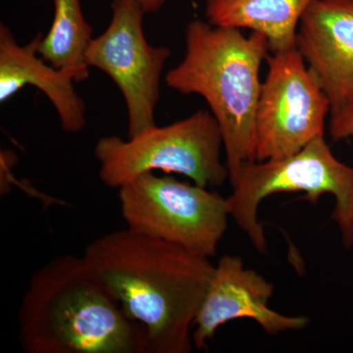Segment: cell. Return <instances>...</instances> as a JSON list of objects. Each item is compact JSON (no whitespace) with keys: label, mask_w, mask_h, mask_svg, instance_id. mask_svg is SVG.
<instances>
[{"label":"cell","mask_w":353,"mask_h":353,"mask_svg":"<svg viewBox=\"0 0 353 353\" xmlns=\"http://www.w3.org/2000/svg\"><path fill=\"white\" fill-rule=\"evenodd\" d=\"M85 264L145 333L148 353H189L192 328L212 278L209 259L132 231L88 243Z\"/></svg>","instance_id":"cell-1"},{"label":"cell","mask_w":353,"mask_h":353,"mask_svg":"<svg viewBox=\"0 0 353 353\" xmlns=\"http://www.w3.org/2000/svg\"><path fill=\"white\" fill-rule=\"evenodd\" d=\"M18 340L27 353H148L143 329L74 254L58 255L32 274Z\"/></svg>","instance_id":"cell-2"},{"label":"cell","mask_w":353,"mask_h":353,"mask_svg":"<svg viewBox=\"0 0 353 353\" xmlns=\"http://www.w3.org/2000/svg\"><path fill=\"white\" fill-rule=\"evenodd\" d=\"M182 61L165 83L183 94L205 99L219 125L233 185L241 167L256 160L255 115L262 81L260 69L270 46L266 37L218 27L201 20L188 25Z\"/></svg>","instance_id":"cell-3"},{"label":"cell","mask_w":353,"mask_h":353,"mask_svg":"<svg viewBox=\"0 0 353 353\" xmlns=\"http://www.w3.org/2000/svg\"><path fill=\"white\" fill-rule=\"evenodd\" d=\"M232 188L227 197L230 216L262 254L267 253V241L259 221V204L283 192H305L303 199L311 203L332 194L336 201L332 219L340 228L345 248L353 245V167L334 157L325 136L290 157L243 165Z\"/></svg>","instance_id":"cell-4"},{"label":"cell","mask_w":353,"mask_h":353,"mask_svg":"<svg viewBox=\"0 0 353 353\" xmlns=\"http://www.w3.org/2000/svg\"><path fill=\"white\" fill-rule=\"evenodd\" d=\"M223 139L211 111L201 109L185 119L139 132L128 141L117 136L97 141L94 154L99 178L120 189L141 174H180L203 188L221 187L229 170L221 159Z\"/></svg>","instance_id":"cell-5"},{"label":"cell","mask_w":353,"mask_h":353,"mask_svg":"<svg viewBox=\"0 0 353 353\" xmlns=\"http://www.w3.org/2000/svg\"><path fill=\"white\" fill-rule=\"evenodd\" d=\"M118 190L127 228L206 259L215 256L227 231V199L154 172L141 174Z\"/></svg>","instance_id":"cell-6"},{"label":"cell","mask_w":353,"mask_h":353,"mask_svg":"<svg viewBox=\"0 0 353 353\" xmlns=\"http://www.w3.org/2000/svg\"><path fill=\"white\" fill-rule=\"evenodd\" d=\"M256 115V161L277 160L325 136L331 103L299 48L269 53Z\"/></svg>","instance_id":"cell-7"},{"label":"cell","mask_w":353,"mask_h":353,"mask_svg":"<svg viewBox=\"0 0 353 353\" xmlns=\"http://www.w3.org/2000/svg\"><path fill=\"white\" fill-rule=\"evenodd\" d=\"M112 18L85 53L88 67L112 79L126 102L128 136L154 127L160 81L170 48L150 46L143 32L145 9L139 0H113Z\"/></svg>","instance_id":"cell-8"},{"label":"cell","mask_w":353,"mask_h":353,"mask_svg":"<svg viewBox=\"0 0 353 353\" xmlns=\"http://www.w3.org/2000/svg\"><path fill=\"white\" fill-rule=\"evenodd\" d=\"M273 294V284L256 271L246 269L240 256L221 257L194 320V347L206 350L221 326L241 318L252 319L269 334L305 328L307 317L283 315L269 307Z\"/></svg>","instance_id":"cell-9"},{"label":"cell","mask_w":353,"mask_h":353,"mask_svg":"<svg viewBox=\"0 0 353 353\" xmlns=\"http://www.w3.org/2000/svg\"><path fill=\"white\" fill-rule=\"evenodd\" d=\"M296 48L331 103V116L353 106V0H313Z\"/></svg>","instance_id":"cell-10"},{"label":"cell","mask_w":353,"mask_h":353,"mask_svg":"<svg viewBox=\"0 0 353 353\" xmlns=\"http://www.w3.org/2000/svg\"><path fill=\"white\" fill-rule=\"evenodd\" d=\"M43 38L39 32L29 43L19 46L9 28L0 26V102L4 103L25 85H34L57 109L65 132H82L87 124L85 105L74 88L75 79L39 57Z\"/></svg>","instance_id":"cell-11"},{"label":"cell","mask_w":353,"mask_h":353,"mask_svg":"<svg viewBox=\"0 0 353 353\" xmlns=\"http://www.w3.org/2000/svg\"><path fill=\"white\" fill-rule=\"evenodd\" d=\"M313 0H205L208 22L266 37L270 52L296 48L297 30Z\"/></svg>","instance_id":"cell-12"},{"label":"cell","mask_w":353,"mask_h":353,"mask_svg":"<svg viewBox=\"0 0 353 353\" xmlns=\"http://www.w3.org/2000/svg\"><path fill=\"white\" fill-rule=\"evenodd\" d=\"M54 18L41 39L39 57L57 69L69 71L75 83L90 77L85 53L92 39V29L83 16L80 0H53Z\"/></svg>","instance_id":"cell-13"},{"label":"cell","mask_w":353,"mask_h":353,"mask_svg":"<svg viewBox=\"0 0 353 353\" xmlns=\"http://www.w3.org/2000/svg\"><path fill=\"white\" fill-rule=\"evenodd\" d=\"M329 128L333 141L353 138V114L341 112L332 115Z\"/></svg>","instance_id":"cell-14"},{"label":"cell","mask_w":353,"mask_h":353,"mask_svg":"<svg viewBox=\"0 0 353 353\" xmlns=\"http://www.w3.org/2000/svg\"><path fill=\"white\" fill-rule=\"evenodd\" d=\"M145 9V13H153L160 10L163 6L165 0H139Z\"/></svg>","instance_id":"cell-15"},{"label":"cell","mask_w":353,"mask_h":353,"mask_svg":"<svg viewBox=\"0 0 353 353\" xmlns=\"http://www.w3.org/2000/svg\"><path fill=\"white\" fill-rule=\"evenodd\" d=\"M343 112H348V113H352L353 114V106H352V108L347 109V110L343 111Z\"/></svg>","instance_id":"cell-16"}]
</instances>
